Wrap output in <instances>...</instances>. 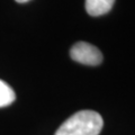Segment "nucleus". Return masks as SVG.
<instances>
[{
  "label": "nucleus",
  "instance_id": "5",
  "mask_svg": "<svg viewBox=\"0 0 135 135\" xmlns=\"http://www.w3.org/2000/svg\"><path fill=\"white\" fill-rule=\"evenodd\" d=\"M17 2H19V3H25V2H28L29 0H16Z\"/></svg>",
  "mask_w": 135,
  "mask_h": 135
},
{
  "label": "nucleus",
  "instance_id": "1",
  "mask_svg": "<svg viewBox=\"0 0 135 135\" xmlns=\"http://www.w3.org/2000/svg\"><path fill=\"white\" fill-rule=\"evenodd\" d=\"M103 126L100 114L95 110H80L68 118L54 135H99Z\"/></svg>",
  "mask_w": 135,
  "mask_h": 135
},
{
  "label": "nucleus",
  "instance_id": "2",
  "mask_svg": "<svg viewBox=\"0 0 135 135\" xmlns=\"http://www.w3.org/2000/svg\"><path fill=\"white\" fill-rule=\"evenodd\" d=\"M70 56L73 61L84 65H99L103 62L100 50L87 42H77L70 50Z\"/></svg>",
  "mask_w": 135,
  "mask_h": 135
},
{
  "label": "nucleus",
  "instance_id": "4",
  "mask_svg": "<svg viewBox=\"0 0 135 135\" xmlns=\"http://www.w3.org/2000/svg\"><path fill=\"white\" fill-rule=\"evenodd\" d=\"M16 99L15 91L5 81L0 80V108L11 105Z\"/></svg>",
  "mask_w": 135,
  "mask_h": 135
},
{
  "label": "nucleus",
  "instance_id": "3",
  "mask_svg": "<svg viewBox=\"0 0 135 135\" xmlns=\"http://www.w3.org/2000/svg\"><path fill=\"white\" fill-rule=\"evenodd\" d=\"M115 0H86V10L90 16L98 17L112 10Z\"/></svg>",
  "mask_w": 135,
  "mask_h": 135
}]
</instances>
